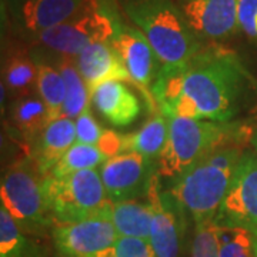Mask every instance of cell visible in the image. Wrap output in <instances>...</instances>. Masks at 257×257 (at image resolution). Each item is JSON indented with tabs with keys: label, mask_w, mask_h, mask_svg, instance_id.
Here are the masks:
<instances>
[{
	"label": "cell",
	"mask_w": 257,
	"mask_h": 257,
	"mask_svg": "<svg viewBox=\"0 0 257 257\" xmlns=\"http://www.w3.org/2000/svg\"><path fill=\"white\" fill-rule=\"evenodd\" d=\"M247 86V72L233 52L203 47L177 70H160L152 93L167 119L231 121Z\"/></svg>",
	"instance_id": "1"
},
{
	"label": "cell",
	"mask_w": 257,
	"mask_h": 257,
	"mask_svg": "<svg viewBox=\"0 0 257 257\" xmlns=\"http://www.w3.org/2000/svg\"><path fill=\"white\" fill-rule=\"evenodd\" d=\"M123 10L146 36L160 70H177L203 49L189 22L172 0H123Z\"/></svg>",
	"instance_id": "2"
},
{
	"label": "cell",
	"mask_w": 257,
	"mask_h": 257,
	"mask_svg": "<svg viewBox=\"0 0 257 257\" xmlns=\"http://www.w3.org/2000/svg\"><path fill=\"white\" fill-rule=\"evenodd\" d=\"M243 152L240 145L216 149L167 183L194 224L214 221Z\"/></svg>",
	"instance_id": "3"
},
{
	"label": "cell",
	"mask_w": 257,
	"mask_h": 257,
	"mask_svg": "<svg viewBox=\"0 0 257 257\" xmlns=\"http://www.w3.org/2000/svg\"><path fill=\"white\" fill-rule=\"evenodd\" d=\"M243 138L244 128L233 121L172 117L167 143L157 160L159 175L163 182L170 183L213 150L239 145Z\"/></svg>",
	"instance_id": "4"
},
{
	"label": "cell",
	"mask_w": 257,
	"mask_h": 257,
	"mask_svg": "<svg viewBox=\"0 0 257 257\" xmlns=\"http://www.w3.org/2000/svg\"><path fill=\"white\" fill-rule=\"evenodd\" d=\"M43 177L29 156L10 166L0 182L2 206L19 227L32 236L52 233L56 224L45 199Z\"/></svg>",
	"instance_id": "5"
},
{
	"label": "cell",
	"mask_w": 257,
	"mask_h": 257,
	"mask_svg": "<svg viewBox=\"0 0 257 257\" xmlns=\"http://www.w3.org/2000/svg\"><path fill=\"white\" fill-rule=\"evenodd\" d=\"M47 207L56 223H73L110 214L113 202L104 189L99 170L43 177Z\"/></svg>",
	"instance_id": "6"
},
{
	"label": "cell",
	"mask_w": 257,
	"mask_h": 257,
	"mask_svg": "<svg viewBox=\"0 0 257 257\" xmlns=\"http://www.w3.org/2000/svg\"><path fill=\"white\" fill-rule=\"evenodd\" d=\"M116 16L117 12L109 5L90 0L73 18L43 32L29 43L56 55L77 57L93 43L111 40Z\"/></svg>",
	"instance_id": "7"
},
{
	"label": "cell",
	"mask_w": 257,
	"mask_h": 257,
	"mask_svg": "<svg viewBox=\"0 0 257 257\" xmlns=\"http://www.w3.org/2000/svg\"><path fill=\"white\" fill-rule=\"evenodd\" d=\"M146 197L152 207L149 243L155 257H180L187 227V211L163 186L159 173L153 177Z\"/></svg>",
	"instance_id": "8"
},
{
	"label": "cell",
	"mask_w": 257,
	"mask_h": 257,
	"mask_svg": "<svg viewBox=\"0 0 257 257\" xmlns=\"http://www.w3.org/2000/svg\"><path fill=\"white\" fill-rule=\"evenodd\" d=\"M113 23L114 35L110 40L111 45L121 57L133 83L143 93L149 110L153 111L157 104L152 93V87L153 79L156 80L160 72V60L146 36L138 28L123 23L119 19V15L114 18Z\"/></svg>",
	"instance_id": "9"
},
{
	"label": "cell",
	"mask_w": 257,
	"mask_h": 257,
	"mask_svg": "<svg viewBox=\"0 0 257 257\" xmlns=\"http://www.w3.org/2000/svg\"><path fill=\"white\" fill-rule=\"evenodd\" d=\"M99 173L111 202L116 203L146 197L159 170L157 160L136 152H124L107 159Z\"/></svg>",
	"instance_id": "10"
},
{
	"label": "cell",
	"mask_w": 257,
	"mask_h": 257,
	"mask_svg": "<svg viewBox=\"0 0 257 257\" xmlns=\"http://www.w3.org/2000/svg\"><path fill=\"white\" fill-rule=\"evenodd\" d=\"M214 221L217 226L243 227L250 231L257 229V153L243 152Z\"/></svg>",
	"instance_id": "11"
},
{
	"label": "cell",
	"mask_w": 257,
	"mask_h": 257,
	"mask_svg": "<svg viewBox=\"0 0 257 257\" xmlns=\"http://www.w3.org/2000/svg\"><path fill=\"white\" fill-rule=\"evenodd\" d=\"M90 0H3L15 33L26 42L63 23Z\"/></svg>",
	"instance_id": "12"
},
{
	"label": "cell",
	"mask_w": 257,
	"mask_h": 257,
	"mask_svg": "<svg viewBox=\"0 0 257 257\" xmlns=\"http://www.w3.org/2000/svg\"><path fill=\"white\" fill-rule=\"evenodd\" d=\"M59 256L93 257L119 239L110 214L73 223H56L52 230Z\"/></svg>",
	"instance_id": "13"
},
{
	"label": "cell",
	"mask_w": 257,
	"mask_h": 257,
	"mask_svg": "<svg viewBox=\"0 0 257 257\" xmlns=\"http://www.w3.org/2000/svg\"><path fill=\"white\" fill-rule=\"evenodd\" d=\"M182 12L199 39L224 40L239 26V0H183Z\"/></svg>",
	"instance_id": "14"
},
{
	"label": "cell",
	"mask_w": 257,
	"mask_h": 257,
	"mask_svg": "<svg viewBox=\"0 0 257 257\" xmlns=\"http://www.w3.org/2000/svg\"><path fill=\"white\" fill-rule=\"evenodd\" d=\"M77 67L86 83L90 97L93 92L104 83L119 80L133 83L132 76L111 42H97L86 47L76 57Z\"/></svg>",
	"instance_id": "15"
},
{
	"label": "cell",
	"mask_w": 257,
	"mask_h": 257,
	"mask_svg": "<svg viewBox=\"0 0 257 257\" xmlns=\"http://www.w3.org/2000/svg\"><path fill=\"white\" fill-rule=\"evenodd\" d=\"M96 110L114 127H127L142 113L138 96L124 82L113 80L99 86L92 94Z\"/></svg>",
	"instance_id": "16"
},
{
	"label": "cell",
	"mask_w": 257,
	"mask_h": 257,
	"mask_svg": "<svg viewBox=\"0 0 257 257\" xmlns=\"http://www.w3.org/2000/svg\"><path fill=\"white\" fill-rule=\"evenodd\" d=\"M76 143V124L69 117H59L49 123L30 150L37 170L43 176L49 175L67 150Z\"/></svg>",
	"instance_id": "17"
},
{
	"label": "cell",
	"mask_w": 257,
	"mask_h": 257,
	"mask_svg": "<svg viewBox=\"0 0 257 257\" xmlns=\"http://www.w3.org/2000/svg\"><path fill=\"white\" fill-rule=\"evenodd\" d=\"M30 55L37 70L36 92L45 103L49 121L52 123L62 117L66 100V84L57 67L50 62L42 49L33 47Z\"/></svg>",
	"instance_id": "18"
},
{
	"label": "cell",
	"mask_w": 257,
	"mask_h": 257,
	"mask_svg": "<svg viewBox=\"0 0 257 257\" xmlns=\"http://www.w3.org/2000/svg\"><path fill=\"white\" fill-rule=\"evenodd\" d=\"M9 120L19 136L32 146L50 123L46 106L37 92L15 97L10 103Z\"/></svg>",
	"instance_id": "19"
},
{
	"label": "cell",
	"mask_w": 257,
	"mask_h": 257,
	"mask_svg": "<svg viewBox=\"0 0 257 257\" xmlns=\"http://www.w3.org/2000/svg\"><path fill=\"white\" fill-rule=\"evenodd\" d=\"M39 49H42V47H39ZM42 50L46 53L50 62L57 67V70L60 72L64 84H66V100H64L62 116L76 120L82 114L83 110L89 106V103H90L89 99H92L89 89L80 74V70L77 67L76 57L56 55L46 49H42Z\"/></svg>",
	"instance_id": "20"
},
{
	"label": "cell",
	"mask_w": 257,
	"mask_h": 257,
	"mask_svg": "<svg viewBox=\"0 0 257 257\" xmlns=\"http://www.w3.org/2000/svg\"><path fill=\"white\" fill-rule=\"evenodd\" d=\"M110 219L120 237L149 240L152 227V207L147 197L113 203Z\"/></svg>",
	"instance_id": "21"
},
{
	"label": "cell",
	"mask_w": 257,
	"mask_h": 257,
	"mask_svg": "<svg viewBox=\"0 0 257 257\" xmlns=\"http://www.w3.org/2000/svg\"><path fill=\"white\" fill-rule=\"evenodd\" d=\"M0 257H49L47 247L19 227L0 206Z\"/></svg>",
	"instance_id": "22"
},
{
	"label": "cell",
	"mask_w": 257,
	"mask_h": 257,
	"mask_svg": "<svg viewBox=\"0 0 257 257\" xmlns=\"http://www.w3.org/2000/svg\"><path fill=\"white\" fill-rule=\"evenodd\" d=\"M169 139V119L162 113L153 114L138 132L126 135V152L159 160Z\"/></svg>",
	"instance_id": "23"
},
{
	"label": "cell",
	"mask_w": 257,
	"mask_h": 257,
	"mask_svg": "<svg viewBox=\"0 0 257 257\" xmlns=\"http://www.w3.org/2000/svg\"><path fill=\"white\" fill-rule=\"evenodd\" d=\"M37 70L30 52L25 49H16L6 57L3 63V82L15 97L36 92Z\"/></svg>",
	"instance_id": "24"
},
{
	"label": "cell",
	"mask_w": 257,
	"mask_h": 257,
	"mask_svg": "<svg viewBox=\"0 0 257 257\" xmlns=\"http://www.w3.org/2000/svg\"><path fill=\"white\" fill-rule=\"evenodd\" d=\"M104 162L106 159L96 146L74 143L67 150V153L59 160V163L52 169L50 175L60 177L82 170H97Z\"/></svg>",
	"instance_id": "25"
},
{
	"label": "cell",
	"mask_w": 257,
	"mask_h": 257,
	"mask_svg": "<svg viewBox=\"0 0 257 257\" xmlns=\"http://www.w3.org/2000/svg\"><path fill=\"white\" fill-rule=\"evenodd\" d=\"M219 257H254L251 231L243 227L219 226Z\"/></svg>",
	"instance_id": "26"
},
{
	"label": "cell",
	"mask_w": 257,
	"mask_h": 257,
	"mask_svg": "<svg viewBox=\"0 0 257 257\" xmlns=\"http://www.w3.org/2000/svg\"><path fill=\"white\" fill-rule=\"evenodd\" d=\"M190 257H219V226L216 221L194 224Z\"/></svg>",
	"instance_id": "27"
},
{
	"label": "cell",
	"mask_w": 257,
	"mask_h": 257,
	"mask_svg": "<svg viewBox=\"0 0 257 257\" xmlns=\"http://www.w3.org/2000/svg\"><path fill=\"white\" fill-rule=\"evenodd\" d=\"M93 257H155L149 240L120 237L114 244Z\"/></svg>",
	"instance_id": "28"
},
{
	"label": "cell",
	"mask_w": 257,
	"mask_h": 257,
	"mask_svg": "<svg viewBox=\"0 0 257 257\" xmlns=\"http://www.w3.org/2000/svg\"><path fill=\"white\" fill-rule=\"evenodd\" d=\"M74 124H76V143L97 146L104 128L99 126L89 106L74 120Z\"/></svg>",
	"instance_id": "29"
},
{
	"label": "cell",
	"mask_w": 257,
	"mask_h": 257,
	"mask_svg": "<svg viewBox=\"0 0 257 257\" xmlns=\"http://www.w3.org/2000/svg\"><path fill=\"white\" fill-rule=\"evenodd\" d=\"M96 147L100 150L106 160L111 159L126 152V135H119L114 130L104 128Z\"/></svg>",
	"instance_id": "30"
},
{
	"label": "cell",
	"mask_w": 257,
	"mask_h": 257,
	"mask_svg": "<svg viewBox=\"0 0 257 257\" xmlns=\"http://www.w3.org/2000/svg\"><path fill=\"white\" fill-rule=\"evenodd\" d=\"M239 26L251 39H257V0H239Z\"/></svg>",
	"instance_id": "31"
},
{
	"label": "cell",
	"mask_w": 257,
	"mask_h": 257,
	"mask_svg": "<svg viewBox=\"0 0 257 257\" xmlns=\"http://www.w3.org/2000/svg\"><path fill=\"white\" fill-rule=\"evenodd\" d=\"M251 237H253V256L257 257V229L251 230Z\"/></svg>",
	"instance_id": "32"
},
{
	"label": "cell",
	"mask_w": 257,
	"mask_h": 257,
	"mask_svg": "<svg viewBox=\"0 0 257 257\" xmlns=\"http://www.w3.org/2000/svg\"><path fill=\"white\" fill-rule=\"evenodd\" d=\"M251 145H253V147H254V152L257 153V130L254 132L253 138H251Z\"/></svg>",
	"instance_id": "33"
},
{
	"label": "cell",
	"mask_w": 257,
	"mask_h": 257,
	"mask_svg": "<svg viewBox=\"0 0 257 257\" xmlns=\"http://www.w3.org/2000/svg\"><path fill=\"white\" fill-rule=\"evenodd\" d=\"M57 257H67V256H57Z\"/></svg>",
	"instance_id": "34"
}]
</instances>
